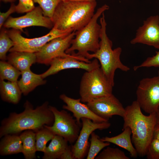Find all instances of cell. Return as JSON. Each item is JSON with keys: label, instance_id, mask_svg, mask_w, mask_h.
Wrapping results in <instances>:
<instances>
[{"label": "cell", "instance_id": "10", "mask_svg": "<svg viewBox=\"0 0 159 159\" xmlns=\"http://www.w3.org/2000/svg\"><path fill=\"white\" fill-rule=\"evenodd\" d=\"M75 32L73 31L66 36L55 38L46 44L35 53L37 62L50 65L56 58L71 56L72 54H66L65 51L70 47Z\"/></svg>", "mask_w": 159, "mask_h": 159}, {"label": "cell", "instance_id": "21", "mask_svg": "<svg viewBox=\"0 0 159 159\" xmlns=\"http://www.w3.org/2000/svg\"><path fill=\"white\" fill-rule=\"evenodd\" d=\"M0 142V154L1 156L22 153V144L18 134H8L1 138Z\"/></svg>", "mask_w": 159, "mask_h": 159}, {"label": "cell", "instance_id": "14", "mask_svg": "<svg viewBox=\"0 0 159 159\" xmlns=\"http://www.w3.org/2000/svg\"><path fill=\"white\" fill-rule=\"evenodd\" d=\"M86 104L94 113L108 121L115 115L123 117L125 111L122 103L112 94L94 99Z\"/></svg>", "mask_w": 159, "mask_h": 159}, {"label": "cell", "instance_id": "17", "mask_svg": "<svg viewBox=\"0 0 159 159\" xmlns=\"http://www.w3.org/2000/svg\"><path fill=\"white\" fill-rule=\"evenodd\" d=\"M7 62L20 71L30 69L32 64L37 62L35 53L15 51L7 56Z\"/></svg>", "mask_w": 159, "mask_h": 159}, {"label": "cell", "instance_id": "15", "mask_svg": "<svg viewBox=\"0 0 159 159\" xmlns=\"http://www.w3.org/2000/svg\"><path fill=\"white\" fill-rule=\"evenodd\" d=\"M130 43L146 44L159 49V16H151L144 20Z\"/></svg>", "mask_w": 159, "mask_h": 159}, {"label": "cell", "instance_id": "35", "mask_svg": "<svg viewBox=\"0 0 159 159\" xmlns=\"http://www.w3.org/2000/svg\"><path fill=\"white\" fill-rule=\"evenodd\" d=\"M159 140V123H157L154 127L153 139Z\"/></svg>", "mask_w": 159, "mask_h": 159}, {"label": "cell", "instance_id": "38", "mask_svg": "<svg viewBox=\"0 0 159 159\" xmlns=\"http://www.w3.org/2000/svg\"><path fill=\"white\" fill-rule=\"evenodd\" d=\"M2 1L5 2H13L16 1V0H1Z\"/></svg>", "mask_w": 159, "mask_h": 159}, {"label": "cell", "instance_id": "36", "mask_svg": "<svg viewBox=\"0 0 159 159\" xmlns=\"http://www.w3.org/2000/svg\"><path fill=\"white\" fill-rule=\"evenodd\" d=\"M156 120V123H159V106L155 112Z\"/></svg>", "mask_w": 159, "mask_h": 159}, {"label": "cell", "instance_id": "5", "mask_svg": "<svg viewBox=\"0 0 159 159\" xmlns=\"http://www.w3.org/2000/svg\"><path fill=\"white\" fill-rule=\"evenodd\" d=\"M109 8L105 4L98 9L89 22L75 32L70 47L65 51L66 54L85 58L89 52L95 53L99 49L101 26L97 21L102 14Z\"/></svg>", "mask_w": 159, "mask_h": 159}, {"label": "cell", "instance_id": "13", "mask_svg": "<svg viewBox=\"0 0 159 159\" xmlns=\"http://www.w3.org/2000/svg\"><path fill=\"white\" fill-rule=\"evenodd\" d=\"M3 26L5 28H11L21 31L23 28L32 26L49 29L53 26L51 19L44 16L43 10L39 6L35 7L23 16L17 17H9Z\"/></svg>", "mask_w": 159, "mask_h": 159}, {"label": "cell", "instance_id": "22", "mask_svg": "<svg viewBox=\"0 0 159 159\" xmlns=\"http://www.w3.org/2000/svg\"><path fill=\"white\" fill-rule=\"evenodd\" d=\"M68 143L62 137L55 135L49 145L47 146L42 158L60 159L62 155L68 146Z\"/></svg>", "mask_w": 159, "mask_h": 159}, {"label": "cell", "instance_id": "12", "mask_svg": "<svg viewBox=\"0 0 159 159\" xmlns=\"http://www.w3.org/2000/svg\"><path fill=\"white\" fill-rule=\"evenodd\" d=\"M81 120V130L75 143L71 146L74 159H83L86 157L90 145L89 139L92 132L107 129L111 126L108 121L98 123L85 118Z\"/></svg>", "mask_w": 159, "mask_h": 159}, {"label": "cell", "instance_id": "24", "mask_svg": "<svg viewBox=\"0 0 159 159\" xmlns=\"http://www.w3.org/2000/svg\"><path fill=\"white\" fill-rule=\"evenodd\" d=\"M21 72L6 61L0 62V80L12 82H17Z\"/></svg>", "mask_w": 159, "mask_h": 159}, {"label": "cell", "instance_id": "7", "mask_svg": "<svg viewBox=\"0 0 159 159\" xmlns=\"http://www.w3.org/2000/svg\"><path fill=\"white\" fill-rule=\"evenodd\" d=\"M73 31L71 29L59 30L53 27L49 33L44 36L33 38H28L22 36L20 30L12 29L7 30L9 37L14 43V46L9 51L10 52L19 51L35 53L52 39L66 36Z\"/></svg>", "mask_w": 159, "mask_h": 159}, {"label": "cell", "instance_id": "27", "mask_svg": "<svg viewBox=\"0 0 159 159\" xmlns=\"http://www.w3.org/2000/svg\"><path fill=\"white\" fill-rule=\"evenodd\" d=\"M14 45L13 41L9 37L7 30L2 28L0 33V59L1 60H7V52Z\"/></svg>", "mask_w": 159, "mask_h": 159}, {"label": "cell", "instance_id": "3", "mask_svg": "<svg viewBox=\"0 0 159 159\" xmlns=\"http://www.w3.org/2000/svg\"><path fill=\"white\" fill-rule=\"evenodd\" d=\"M96 1L62 0L56 8L51 20L53 27L61 30L76 32L85 26L94 15Z\"/></svg>", "mask_w": 159, "mask_h": 159}, {"label": "cell", "instance_id": "8", "mask_svg": "<svg viewBox=\"0 0 159 159\" xmlns=\"http://www.w3.org/2000/svg\"><path fill=\"white\" fill-rule=\"evenodd\" d=\"M53 113L54 122L52 126L44 125L55 135L61 136L71 144L77 140L80 131V126L75 119L65 110H59L55 107L49 105Z\"/></svg>", "mask_w": 159, "mask_h": 159}, {"label": "cell", "instance_id": "19", "mask_svg": "<svg viewBox=\"0 0 159 159\" xmlns=\"http://www.w3.org/2000/svg\"><path fill=\"white\" fill-rule=\"evenodd\" d=\"M123 129V132L117 135L112 137L106 136L102 138L101 139L103 142L115 144L125 149L129 153L132 157L136 158L138 154L132 143L131 139V130L128 127H125Z\"/></svg>", "mask_w": 159, "mask_h": 159}, {"label": "cell", "instance_id": "4", "mask_svg": "<svg viewBox=\"0 0 159 159\" xmlns=\"http://www.w3.org/2000/svg\"><path fill=\"white\" fill-rule=\"evenodd\" d=\"M100 18L101 29L100 36V46L99 49L92 54L88 53L85 58L89 60L97 59L100 64V68L108 81L114 86L115 72L117 69L127 72L130 68L121 62L120 56L122 49L118 47L113 49L112 43L106 33L107 23L104 12Z\"/></svg>", "mask_w": 159, "mask_h": 159}, {"label": "cell", "instance_id": "9", "mask_svg": "<svg viewBox=\"0 0 159 159\" xmlns=\"http://www.w3.org/2000/svg\"><path fill=\"white\" fill-rule=\"evenodd\" d=\"M136 95L141 109L149 114L155 113L159 106V76L142 79Z\"/></svg>", "mask_w": 159, "mask_h": 159}, {"label": "cell", "instance_id": "39", "mask_svg": "<svg viewBox=\"0 0 159 159\" xmlns=\"http://www.w3.org/2000/svg\"><path fill=\"white\" fill-rule=\"evenodd\" d=\"M158 75L159 76V69L158 72Z\"/></svg>", "mask_w": 159, "mask_h": 159}, {"label": "cell", "instance_id": "29", "mask_svg": "<svg viewBox=\"0 0 159 159\" xmlns=\"http://www.w3.org/2000/svg\"><path fill=\"white\" fill-rule=\"evenodd\" d=\"M38 4L42 9L44 16L52 18L54 11L62 0H33Z\"/></svg>", "mask_w": 159, "mask_h": 159}, {"label": "cell", "instance_id": "32", "mask_svg": "<svg viewBox=\"0 0 159 159\" xmlns=\"http://www.w3.org/2000/svg\"><path fill=\"white\" fill-rule=\"evenodd\" d=\"M146 155L148 159H159V140L152 139L149 146Z\"/></svg>", "mask_w": 159, "mask_h": 159}, {"label": "cell", "instance_id": "18", "mask_svg": "<svg viewBox=\"0 0 159 159\" xmlns=\"http://www.w3.org/2000/svg\"><path fill=\"white\" fill-rule=\"evenodd\" d=\"M21 78L17 81L18 86L24 95H27L37 87L45 84L46 81L41 74H36L29 69L21 72Z\"/></svg>", "mask_w": 159, "mask_h": 159}, {"label": "cell", "instance_id": "1", "mask_svg": "<svg viewBox=\"0 0 159 159\" xmlns=\"http://www.w3.org/2000/svg\"><path fill=\"white\" fill-rule=\"evenodd\" d=\"M49 106L48 102L46 101L34 109L32 104L26 100L23 112H11L8 117L2 120L0 138L8 134H19L27 130L35 132L44 125H52L54 117Z\"/></svg>", "mask_w": 159, "mask_h": 159}, {"label": "cell", "instance_id": "2", "mask_svg": "<svg viewBox=\"0 0 159 159\" xmlns=\"http://www.w3.org/2000/svg\"><path fill=\"white\" fill-rule=\"evenodd\" d=\"M122 117L123 128L128 127L132 131V140L138 155H146L149 146L153 138L154 127L156 123L155 113L144 115L136 100L125 108Z\"/></svg>", "mask_w": 159, "mask_h": 159}, {"label": "cell", "instance_id": "31", "mask_svg": "<svg viewBox=\"0 0 159 159\" xmlns=\"http://www.w3.org/2000/svg\"><path fill=\"white\" fill-rule=\"evenodd\" d=\"M151 67H159V50L155 55L148 57L140 64L134 67L133 69L136 71L140 68Z\"/></svg>", "mask_w": 159, "mask_h": 159}, {"label": "cell", "instance_id": "16", "mask_svg": "<svg viewBox=\"0 0 159 159\" xmlns=\"http://www.w3.org/2000/svg\"><path fill=\"white\" fill-rule=\"evenodd\" d=\"M60 99L66 103L62 107L63 109L72 112L78 124L80 126V120L82 118L89 119L95 122H101L108 121L94 113L87 104L82 103L80 98L75 99L69 97L64 94L59 96Z\"/></svg>", "mask_w": 159, "mask_h": 159}, {"label": "cell", "instance_id": "25", "mask_svg": "<svg viewBox=\"0 0 159 159\" xmlns=\"http://www.w3.org/2000/svg\"><path fill=\"white\" fill-rule=\"evenodd\" d=\"M90 139V143L87 159H94L104 148L110 145V143L102 141L99 136L94 131Z\"/></svg>", "mask_w": 159, "mask_h": 159}, {"label": "cell", "instance_id": "26", "mask_svg": "<svg viewBox=\"0 0 159 159\" xmlns=\"http://www.w3.org/2000/svg\"><path fill=\"white\" fill-rule=\"evenodd\" d=\"M35 133L37 151L44 153L46 148L47 143L51 140L55 135L44 126L36 131Z\"/></svg>", "mask_w": 159, "mask_h": 159}, {"label": "cell", "instance_id": "34", "mask_svg": "<svg viewBox=\"0 0 159 159\" xmlns=\"http://www.w3.org/2000/svg\"><path fill=\"white\" fill-rule=\"evenodd\" d=\"M60 159H74L71 146L68 145L62 155Z\"/></svg>", "mask_w": 159, "mask_h": 159}, {"label": "cell", "instance_id": "33", "mask_svg": "<svg viewBox=\"0 0 159 159\" xmlns=\"http://www.w3.org/2000/svg\"><path fill=\"white\" fill-rule=\"evenodd\" d=\"M15 5L12 3L9 10L5 12H0V28L2 27L4 22L11 14L16 12Z\"/></svg>", "mask_w": 159, "mask_h": 159}, {"label": "cell", "instance_id": "6", "mask_svg": "<svg viewBox=\"0 0 159 159\" xmlns=\"http://www.w3.org/2000/svg\"><path fill=\"white\" fill-rule=\"evenodd\" d=\"M113 87L100 67L86 71L82 75L80 83L81 101L87 103L94 99L111 95L112 94Z\"/></svg>", "mask_w": 159, "mask_h": 159}, {"label": "cell", "instance_id": "20", "mask_svg": "<svg viewBox=\"0 0 159 159\" xmlns=\"http://www.w3.org/2000/svg\"><path fill=\"white\" fill-rule=\"evenodd\" d=\"M0 93L3 101L14 104L19 102L22 94L17 82H6L1 80H0Z\"/></svg>", "mask_w": 159, "mask_h": 159}, {"label": "cell", "instance_id": "11", "mask_svg": "<svg viewBox=\"0 0 159 159\" xmlns=\"http://www.w3.org/2000/svg\"><path fill=\"white\" fill-rule=\"evenodd\" d=\"M99 62L95 58L90 61L85 57L72 54L70 56L58 57L53 59L50 63L49 68L41 75L44 79L61 70L69 69H80L90 71L100 67Z\"/></svg>", "mask_w": 159, "mask_h": 159}, {"label": "cell", "instance_id": "28", "mask_svg": "<svg viewBox=\"0 0 159 159\" xmlns=\"http://www.w3.org/2000/svg\"><path fill=\"white\" fill-rule=\"evenodd\" d=\"M95 159H130L124 152L120 149L108 146L104 149L95 158Z\"/></svg>", "mask_w": 159, "mask_h": 159}, {"label": "cell", "instance_id": "37", "mask_svg": "<svg viewBox=\"0 0 159 159\" xmlns=\"http://www.w3.org/2000/svg\"><path fill=\"white\" fill-rule=\"evenodd\" d=\"M64 1H96V0H62Z\"/></svg>", "mask_w": 159, "mask_h": 159}, {"label": "cell", "instance_id": "23", "mask_svg": "<svg viewBox=\"0 0 159 159\" xmlns=\"http://www.w3.org/2000/svg\"><path fill=\"white\" fill-rule=\"evenodd\" d=\"M35 132L32 130L24 131L19 135L22 144V153L26 159L36 158Z\"/></svg>", "mask_w": 159, "mask_h": 159}, {"label": "cell", "instance_id": "30", "mask_svg": "<svg viewBox=\"0 0 159 159\" xmlns=\"http://www.w3.org/2000/svg\"><path fill=\"white\" fill-rule=\"evenodd\" d=\"M35 7L33 0H19L18 4L15 6V11L18 13H27Z\"/></svg>", "mask_w": 159, "mask_h": 159}]
</instances>
